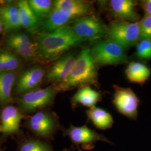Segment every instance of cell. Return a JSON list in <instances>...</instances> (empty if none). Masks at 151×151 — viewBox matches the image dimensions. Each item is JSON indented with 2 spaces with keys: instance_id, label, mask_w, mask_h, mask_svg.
Returning a JSON list of instances; mask_svg holds the SVG:
<instances>
[{
  "instance_id": "1",
  "label": "cell",
  "mask_w": 151,
  "mask_h": 151,
  "mask_svg": "<svg viewBox=\"0 0 151 151\" xmlns=\"http://www.w3.org/2000/svg\"><path fill=\"white\" fill-rule=\"evenodd\" d=\"M83 42L68 25L52 32H41L35 42L38 59L44 63L57 60L67 51Z\"/></svg>"
},
{
  "instance_id": "2",
  "label": "cell",
  "mask_w": 151,
  "mask_h": 151,
  "mask_svg": "<svg viewBox=\"0 0 151 151\" xmlns=\"http://www.w3.org/2000/svg\"><path fill=\"white\" fill-rule=\"evenodd\" d=\"M98 66L93 59L89 47L83 48L77 55L74 66L67 78L55 88L57 91H65L86 86H99Z\"/></svg>"
},
{
  "instance_id": "3",
  "label": "cell",
  "mask_w": 151,
  "mask_h": 151,
  "mask_svg": "<svg viewBox=\"0 0 151 151\" xmlns=\"http://www.w3.org/2000/svg\"><path fill=\"white\" fill-rule=\"evenodd\" d=\"M90 49L92 57L98 67L121 65L128 62L125 50L108 39L96 42Z\"/></svg>"
},
{
  "instance_id": "4",
  "label": "cell",
  "mask_w": 151,
  "mask_h": 151,
  "mask_svg": "<svg viewBox=\"0 0 151 151\" xmlns=\"http://www.w3.org/2000/svg\"><path fill=\"white\" fill-rule=\"evenodd\" d=\"M108 39L119 44L126 50L136 45L140 40L139 22L114 20L108 27Z\"/></svg>"
},
{
  "instance_id": "5",
  "label": "cell",
  "mask_w": 151,
  "mask_h": 151,
  "mask_svg": "<svg viewBox=\"0 0 151 151\" xmlns=\"http://www.w3.org/2000/svg\"><path fill=\"white\" fill-rule=\"evenodd\" d=\"M71 27L76 35L85 42H98L108 35V27L94 14L76 19Z\"/></svg>"
},
{
  "instance_id": "6",
  "label": "cell",
  "mask_w": 151,
  "mask_h": 151,
  "mask_svg": "<svg viewBox=\"0 0 151 151\" xmlns=\"http://www.w3.org/2000/svg\"><path fill=\"white\" fill-rule=\"evenodd\" d=\"M65 135L68 136L72 142L75 145L78 150L82 151L79 146L83 150L90 151L94 148L95 143L99 141L106 142L110 145L113 143L109 140L104 135L98 133L84 125L82 127H75L70 125V127L65 131Z\"/></svg>"
},
{
  "instance_id": "7",
  "label": "cell",
  "mask_w": 151,
  "mask_h": 151,
  "mask_svg": "<svg viewBox=\"0 0 151 151\" xmlns=\"http://www.w3.org/2000/svg\"><path fill=\"white\" fill-rule=\"evenodd\" d=\"M57 92L55 87L35 90L25 93L19 99V104L24 111L27 112L45 108L53 104Z\"/></svg>"
},
{
  "instance_id": "8",
  "label": "cell",
  "mask_w": 151,
  "mask_h": 151,
  "mask_svg": "<svg viewBox=\"0 0 151 151\" xmlns=\"http://www.w3.org/2000/svg\"><path fill=\"white\" fill-rule=\"evenodd\" d=\"M113 103L119 113L130 119L135 120L138 116L139 100L130 88L113 85Z\"/></svg>"
},
{
  "instance_id": "9",
  "label": "cell",
  "mask_w": 151,
  "mask_h": 151,
  "mask_svg": "<svg viewBox=\"0 0 151 151\" xmlns=\"http://www.w3.org/2000/svg\"><path fill=\"white\" fill-rule=\"evenodd\" d=\"M29 127L32 132L40 137L51 138L58 128V122L54 115L48 112L39 111L29 120Z\"/></svg>"
},
{
  "instance_id": "10",
  "label": "cell",
  "mask_w": 151,
  "mask_h": 151,
  "mask_svg": "<svg viewBox=\"0 0 151 151\" xmlns=\"http://www.w3.org/2000/svg\"><path fill=\"white\" fill-rule=\"evenodd\" d=\"M137 5V1L132 0H111L109 9L112 16L117 20L137 22L140 20L136 8Z\"/></svg>"
},
{
  "instance_id": "11",
  "label": "cell",
  "mask_w": 151,
  "mask_h": 151,
  "mask_svg": "<svg viewBox=\"0 0 151 151\" xmlns=\"http://www.w3.org/2000/svg\"><path fill=\"white\" fill-rule=\"evenodd\" d=\"M77 56L67 53L57 60L46 75L47 80L60 84L67 78L75 63Z\"/></svg>"
},
{
  "instance_id": "12",
  "label": "cell",
  "mask_w": 151,
  "mask_h": 151,
  "mask_svg": "<svg viewBox=\"0 0 151 151\" xmlns=\"http://www.w3.org/2000/svg\"><path fill=\"white\" fill-rule=\"evenodd\" d=\"M44 75V69L40 67H34L25 70L20 76L17 82V91L25 93L35 90L42 83Z\"/></svg>"
},
{
  "instance_id": "13",
  "label": "cell",
  "mask_w": 151,
  "mask_h": 151,
  "mask_svg": "<svg viewBox=\"0 0 151 151\" xmlns=\"http://www.w3.org/2000/svg\"><path fill=\"white\" fill-rule=\"evenodd\" d=\"M53 9L68 12L77 17L94 14L92 3L82 0H56L53 1Z\"/></svg>"
},
{
  "instance_id": "14",
  "label": "cell",
  "mask_w": 151,
  "mask_h": 151,
  "mask_svg": "<svg viewBox=\"0 0 151 151\" xmlns=\"http://www.w3.org/2000/svg\"><path fill=\"white\" fill-rule=\"evenodd\" d=\"M22 115L19 110L14 106H7L1 113L0 132L4 135H11L19 130Z\"/></svg>"
},
{
  "instance_id": "15",
  "label": "cell",
  "mask_w": 151,
  "mask_h": 151,
  "mask_svg": "<svg viewBox=\"0 0 151 151\" xmlns=\"http://www.w3.org/2000/svg\"><path fill=\"white\" fill-rule=\"evenodd\" d=\"M19 19L22 27L27 29L32 34H36L39 32L42 22L32 12L26 0H20L17 2Z\"/></svg>"
},
{
  "instance_id": "16",
  "label": "cell",
  "mask_w": 151,
  "mask_h": 151,
  "mask_svg": "<svg viewBox=\"0 0 151 151\" xmlns=\"http://www.w3.org/2000/svg\"><path fill=\"white\" fill-rule=\"evenodd\" d=\"M77 16L68 12L53 9L42 24L43 32H50L58 28L67 25L68 23Z\"/></svg>"
},
{
  "instance_id": "17",
  "label": "cell",
  "mask_w": 151,
  "mask_h": 151,
  "mask_svg": "<svg viewBox=\"0 0 151 151\" xmlns=\"http://www.w3.org/2000/svg\"><path fill=\"white\" fill-rule=\"evenodd\" d=\"M101 98L100 92L93 89L90 86H86L78 90L72 97L70 101L73 107H75L77 104H81L84 106L91 108L100 101Z\"/></svg>"
},
{
  "instance_id": "18",
  "label": "cell",
  "mask_w": 151,
  "mask_h": 151,
  "mask_svg": "<svg viewBox=\"0 0 151 151\" xmlns=\"http://www.w3.org/2000/svg\"><path fill=\"white\" fill-rule=\"evenodd\" d=\"M0 17L5 30L10 31L22 27L17 6L7 4L0 7Z\"/></svg>"
},
{
  "instance_id": "19",
  "label": "cell",
  "mask_w": 151,
  "mask_h": 151,
  "mask_svg": "<svg viewBox=\"0 0 151 151\" xmlns=\"http://www.w3.org/2000/svg\"><path fill=\"white\" fill-rule=\"evenodd\" d=\"M151 69L146 65L137 62H132L128 65L125 74L131 82L144 84L151 76Z\"/></svg>"
},
{
  "instance_id": "20",
  "label": "cell",
  "mask_w": 151,
  "mask_h": 151,
  "mask_svg": "<svg viewBox=\"0 0 151 151\" xmlns=\"http://www.w3.org/2000/svg\"><path fill=\"white\" fill-rule=\"evenodd\" d=\"M86 113L88 120L91 121L97 129H108L113 125L111 115L103 109L94 106L86 110Z\"/></svg>"
},
{
  "instance_id": "21",
  "label": "cell",
  "mask_w": 151,
  "mask_h": 151,
  "mask_svg": "<svg viewBox=\"0 0 151 151\" xmlns=\"http://www.w3.org/2000/svg\"><path fill=\"white\" fill-rule=\"evenodd\" d=\"M15 81L12 72H0V103L5 105L12 100L11 92Z\"/></svg>"
},
{
  "instance_id": "22",
  "label": "cell",
  "mask_w": 151,
  "mask_h": 151,
  "mask_svg": "<svg viewBox=\"0 0 151 151\" xmlns=\"http://www.w3.org/2000/svg\"><path fill=\"white\" fill-rule=\"evenodd\" d=\"M6 43L9 48L14 50L25 60H32L38 59L35 43H24L6 40Z\"/></svg>"
},
{
  "instance_id": "23",
  "label": "cell",
  "mask_w": 151,
  "mask_h": 151,
  "mask_svg": "<svg viewBox=\"0 0 151 151\" xmlns=\"http://www.w3.org/2000/svg\"><path fill=\"white\" fill-rule=\"evenodd\" d=\"M27 1L32 12L41 22L44 19H45L53 9V1L50 0H29Z\"/></svg>"
},
{
  "instance_id": "24",
  "label": "cell",
  "mask_w": 151,
  "mask_h": 151,
  "mask_svg": "<svg viewBox=\"0 0 151 151\" xmlns=\"http://www.w3.org/2000/svg\"><path fill=\"white\" fill-rule=\"evenodd\" d=\"M20 64V60L15 54L6 50L0 52V72L15 70Z\"/></svg>"
},
{
  "instance_id": "25",
  "label": "cell",
  "mask_w": 151,
  "mask_h": 151,
  "mask_svg": "<svg viewBox=\"0 0 151 151\" xmlns=\"http://www.w3.org/2000/svg\"><path fill=\"white\" fill-rule=\"evenodd\" d=\"M135 55L142 60H151V40L141 39L137 44Z\"/></svg>"
},
{
  "instance_id": "26",
  "label": "cell",
  "mask_w": 151,
  "mask_h": 151,
  "mask_svg": "<svg viewBox=\"0 0 151 151\" xmlns=\"http://www.w3.org/2000/svg\"><path fill=\"white\" fill-rule=\"evenodd\" d=\"M19 151H53L46 143L39 140H27L22 144Z\"/></svg>"
},
{
  "instance_id": "27",
  "label": "cell",
  "mask_w": 151,
  "mask_h": 151,
  "mask_svg": "<svg viewBox=\"0 0 151 151\" xmlns=\"http://www.w3.org/2000/svg\"><path fill=\"white\" fill-rule=\"evenodd\" d=\"M140 39L151 40V16L145 15L139 22Z\"/></svg>"
},
{
  "instance_id": "28",
  "label": "cell",
  "mask_w": 151,
  "mask_h": 151,
  "mask_svg": "<svg viewBox=\"0 0 151 151\" xmlns=\"http://www.w3.org/2000/svg\"><path fill=\"white\" fill-rule=\"evenodd\" d=\"M139 4L143 10L145 11V15L151 16V0L140 1Z\"/></svg>"
},
{
  "instance_id": "29",
  "label": "cell",
  "mask_w": 151,
  "mask_h": 151,
  "mask_svg": "<svg viewBox=\"0 0 151 151\" xmlns=\"http://www.w3.org/2000/svg\"><path fill=\"white\" fill-rule=\"evenodd\" d=\"M3 29H4V25H3V22L1 20V18L0 17V34L2 32V31L3 30Z\"/></svg>"
},
{
  "instance_id": "30",
  "label": "cell",
  "mask_w": 151,
  "mask_h": 151,
  "mask_svg": "<svg viewBox=\"0 0 151 151\" xmlns=\"http://www.w3.org/2000/svg\"><path fill=\"white\" fill-rule=\"evenodd\" d=\"M4 1H1V0H0V5H2V4H4Z\"/></svg>"
},
{
  "instance_id": "31",
  "label": "cell",
  "mask_w": 151,
  "mask_h": 151,
  "mask_svg": "<svg viewBox=\"0 0 151 151\" xmlns=\"http://www.w3.org/2000/svg\"><path fill=\"white\" fill-rule=\"evenodd\" d=\"M63 151H70V150H66V149H65V150H64Z\"/></svg>"
}]
</instances>
